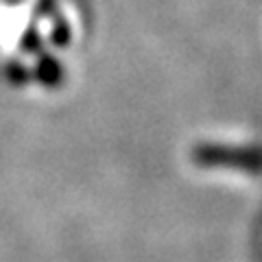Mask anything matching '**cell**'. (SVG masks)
<instances>
[{
  "label": "cell",
  "mask_w": 262,
  "mask_h": 262,
  "mask_svg": "<svg viewBox=\"0 0 262 262\" xmlns=\"http://www.w3.org/2000/svg\"><path fill=\"white\" fill-rule=\"evenodd\" d=\"M196 162L210 164V166H234L245 170L262 168V153L253 149H234V146H199L196 149Z\"/></svg>",
  "instance_id": "6da1fadb"
}]
</instances>
